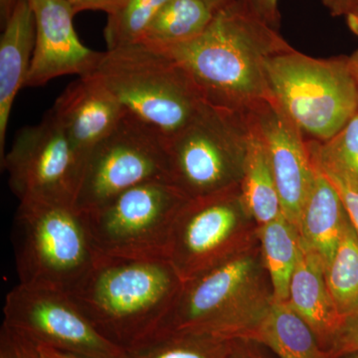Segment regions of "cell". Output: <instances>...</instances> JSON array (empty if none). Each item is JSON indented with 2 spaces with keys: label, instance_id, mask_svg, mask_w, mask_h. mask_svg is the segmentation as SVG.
Wrapping results in <instances>:
<instances>
[{
  "label": "cell",
  "instance_id": "1",
  "mask_svg": "<svg viewBox=\"0 0 358 358\" xmlns=\"http://www.w3.org/2000/svg\"><path fill=\"white\" fill-rule=\"evenodd\" d=\"M292 48L243 0H231L215 10L199 36L155 49L185 68L207 103L248 113L271 98L268 61Z\"/></svg>",
  "mask_w": 358,
  "mask_h": 358
},
{
  "label": "cell",
  "instance_id": "2",
  "mask_svg": "<svg viewBox=\"0 0 358 358\" xmlns=\"http://www.w3.org/2000/svg\"><path fill=\"white\" fill-rule=\"evenodd\" d=\"M182 286L169 259L96 254L68 294L99 333L124 352L159 331Z\"/></svg>",
  "mask_w": 358,
  "mask_h": 358
},
{
  "label": "cell",
  "instance_id": "3",
  "mask_svg": "<svg viewBox=\"0 0 358 358\" xmlns=\"http://www.w3.org/2000/svg\"><path fill=\"white\" fill-rule=\"evenodd\" d=\"M274 300L260 246H255L183 282L159 331L247 338L262 322Z\"/></svg>",
  "mask_w": 358,
  "mask_h": 358
},
{
  "label": "cell",
  "instance_id": "4",
  "mask_svg": "<svg viewBox=\"0 0 358 358\" xmlns=\"http://www.w3.org/2000/svg\"><path fill=\"white\" fill-rule=\"evenodd\" d=\"M96 73L127 113L167 140L192 124L207 103L182 66L143 43L106 50Z\"/></svg>",
  "mask_w": 358,
  "mask_h": 358
},
{
  "label": "cell",
  "instance_id": "5",
  "mask_svg": "<svg viewBox=\"0 0 358 358\" xmlns=\"http://www.w3.org/2000/svg\"><path fill=\"white\" fill-rule=\"evenodd\" d=\"M20 284L69 293L96 257L75 205L21 201L14 219Z\"/></svg>",
  "mask_w": 358,
  "mask_h": 358
},
{
  "label": "cell",
  "instance_id": "6",
  "mask_svg": "<svg viewBox=\"0 0 358 358\" xmlns=\"http://www.w3.org/2000/svg\"><path fill=\"white\" fill-rule=\"evenodd\" d=\"M270 96L310 141L333 138L358 112L348 57L313 58L294 48L266 65Z\"/></svg>",
  "mask_w": 358,
  "mask_h": 358
},
{
  "label": "cell",
  "instance_id": "7",
  "mask_svg": "<svg viewBox=\"0 0 358 358\" xmlns=\"http://www.w3.org/2000/svg\"><path fill=\"white\" fill-rule=\"evenodd\" d=\"M250 134L247 113L207 103L192 124L167 140L169 182L187 199L239 186Z\"/></svg>",
  "mask_w": 358,
  "mask_h": 358
},
{
  "label": "cell",
  "instance_id": "8",
  "mask_svg": "<svg viewBox=\"0 0 358 358\" xmlns=\"http://www.w3.org/2000/svg\"><path fill=\"white\" fill-rule=\"evenodd\" d=\"M187 200L169 181L155 180L82 213L100 255L169 259L174 221Z\"/></svg>",
  "mask_w": 358,
  "mask_h": 358
},
{
  "label": "cell",
  "instance_id": "9",
  "mask_svg": "<svg viewBox=\"0 0 358 358\" xmlns=\"http://www.w3.org/2000/svg\"><path fill=\"white\" fill-rule=\"evenodd\" d=\"M259 228L240 185L188 199L174 221L169 262L183 282L189 281L255 247Z\"/></svg>",
  "mask_w": 358,
  "mask_h": 358
},
{
  "label": "cell",
  "instance_id": "10",
  "mask_svg": "<svg viewBox=\"0 0 358 358\" xmlns=\"http://www.w3.org/2000/svg\"><path fill=\"white\" fill-rule=\"evenodd\" d=\"M155 180L169 181L167 138L126 113L85 159L75 207L94 210L129 188Z\"/></svg>",
  "mask_w": 358,
  "mask_h": 358
},
{
  "label": "cell",
  "instance_id": "11",
  "mask_svg": "<svg viewBox=\"0 0 358 358\" xmlns=\"http://www.w3.org/2000/svg\"><path fill=\"white\" fill-rule=\"evenodd\" d=\"M1 166L20 202L75 205L84 159L51 110L18 131Z\"/></svg>",
  "mask_w": 358,
  "mask_h": 358
},
{
  "label": "cell",
  "instance_id": "12",
  "mask_svg": "<svg viewBox=\"0 0 358 358\" xmlns=\"http://www.w3.org/2000/svg\"><path fill=\"white\" fill-rule=\"evenodd\" d=\"M3 324L37 345L89 358H122L124 350L103 338L70 294L18 284L6 294Z\"/></svg>",
  "mask_w": 358,
  "mask_h": 358
},
{
  "label": "cell",
  "instance_id": "13",
  "mask_svg": "<svg viewBox=\"0 0 358 358\" xmlns=\"http://www.w3.org/2000/svg\"><path fill=\"white\" fill-rule=\"evenodd\" d=\"M247 114L267 150L282 215L298 229L315 176L308 138L272 98Z\"/></svg>",
  "mask_w": 358,
  "mask_h": 358
},
{
  "label": "cell",
  "instance_id": "14",
  "mask_svg": "<svg viewBox=\"0 0 358 358\" xmlns=\"http://www.w3.org/2000/svg\"><path fill=\"white\" fill-rule=\"evenodd\" d=\"M36 40L25 87L37 88L66 75L93 74L103 52L85 46L73 25L76 14L65 0H29Z\"/></svg>",
  "mask_w": 358,
  "mask_h": 358
},
{
  "label": "cell",
  "instance_id": "15",
  "mask_svg": "<svg viewBox=\"0 0 358 358\" xmlns=\"http://www.w3.org/2000/svg\"><path fill=\"white\" fill-rule=\"evenodd\" d=\"M52 113L83 157L121 122L126 110L96 73L78 77L55 101Z\"/></svg>",
  "mask_w": 358,
  "mask_h": 358
},
{
  "label": "cell",
  "instance_id": "16",
  "mask_svg": "<svg viewBox=\"0 0 358 358\" xmlns=\"http://www.w3.org/2000/svg\"><path fill=\"white\" fill-rule=\"evenodd\" d=\"M36 40L29 0H18L0 37V159L6 152L7 128L18 92L25 87Z\"/></svg>",
  "mask_w": 358,
  "mask_h": 358
},
{
  "label": "cell",
  "instance_id": "17",
  "mask_svg": "<svg viewBox=\"0 0 358 358\" xmlns=\"http://www.w3.org/2000/svg\"><path fill=\"white\" fill-rule=\"evenodd\" d=\"M288 303L307 322L327 352L343 317L327 288L324 265L303 243L289 284Z\"/></svg>",
  "mask_w": 358,
  "mask_h": 358
},
{
  "label": "cell",
  "instance_id": "18",
  "mask_svg": "<svg viewBox=\"0 0 358 358\" xmlns=\"http://www.w3.org/2000/svg\"><path fill=\"white\" fill-rule=\"evenodd\" d=\"M348 220L336 186L315 166V180L303 205L298 230L301 243L320 259L324 271L333 261Z\"/></svg>",
  "mask_w": 358,
  "mask_h": 358
},
{
  "label": "cell",
  "instance_id": "19",
  "mask_svg": "<svg viewBox=\"0 0 358 358\" xmlns=\"http://www.w3.org/2000/svg\"><path fill=\"white\" fill-rule=\"evenodd\" d=\"M249 339L265 345L278 358H329L317 336L288 301H273Z\"/></svg>",
  "mask_w": 358,
  "mask_h": 358
},
{
  "label": "cell",
  "instance_id": "20",
  "mask_svg": "<svg viewBox=\"0 0 358 358\" xmlns=\"http://www.w3.org/2000/svg\"><path fill=\"white\" fill-rule=\"evenodd\" d=\"M240 189L247 210L259 226L282 215L281 200L267 150L252 124Z\"/></svg>",
  "mask_w": 358,
  "mask_h": 358
},
{
  "label": "cell",
  "instance_id": "21",
  "mask_svg": "<svg viewBox=\"0 0 358 358\" xmlns=\"http://www.w3.org/2000/svg\"><path fill=\"white\" fill-rule=\"evenodd\" d=\"M259 243L275 301H288L289 284L301 253L300 232L282 214L260 226Z\"/></svg>",
  "mask_w": 358,
  "mask_h": 358
},
{
  "label": "cell",
  "instance_id": "22",
  "mask_svg": "<svg viewBox=\"0 0 358 358\" xmlns=\"http://www.w3.org/2000/svg\"><path fill=\"white\" fill-rule=\"evenodd\" d=\"M215 11L204 0H169L155 16L138 43L164 48L199 36Z\"/></svg>",
  "mask_w": 358,
  "mask_h": 358
},
{
  "label": "cell",
  "instance_id": "23",
  "mask_svg": "<svg viewBox=\"0 0 358 358\" xmlns=\"http://www.w3.org/2000/svg\"><path fill=\"white\" fill-rule=\"evenodd\" d=\"M308 143L313 164L331 182L358 192V112L333 138Z\"/></svg>",
  "mask_w": 358,
  "mask_h": 358
},
{
  "label": "cell",
  "instance_id": "24",
  "mask_svg": "<svg viewBox=\"0 0 358 358\" xmlns=\"http://www.w3.org/2000/svg\"><path fill=\"white\" fill-rule=\"evenodd\" d=\"M231 341L192 331H159L122 358H226Z\"/></svg>",
  "mask_w": 358,
  "mask_h": 358
},
{
  "label": "cell",
  "instance_id": "25",
  "mask_svg": "<svg viewBox=\"0 0 358 358\" xmlns=\"http://www.w3.org/2000/svg\"><path fill=\"white\" fill-rule=\"evenodd\" d=\"M327 288L341 317L358 308V235L346 223L333 261L324 271Z\"/></svg>",
  "mask_w": 358,
  "mask_h": 358
},
{
  "label": "cell",
  "instance_id": "26",
  "mask_svg": "<svg viewBox=\"0 0 358 358\" xmlns=\"http://www.w3.org/2000/svg\"><path fill=\"white\" fill-rule=\"evenodd\" d=\"M169 0H124L115 13L108 15L105 27L107 50L138 43L155 16Z\"/></svg>",
  "mask_w": 358,
  "mask_h": 358
},
{
  "label": "cell",
  "instance_id": "27",
  "mask_svg": "<svg viewBox=\"0 0 358 358\" xmlns=\"http://www.w3.org/2000/svg\"><path fill=\"white\" fill-rule=\"evenodd\" d=\"M0 358H42L38 345L22 334L2 324L0 329Z\"/></svg>",
  "mask_w": 358,
  "mask_h": 358
},
{
  "label": "cell",
  "instance_id": "28",
  "mask_svg": "<svg viewBox=\"0 0 358 358\" xmlns=\"http://www.w3.org/2000/svg\"><path fill=\"white\" fill-rule=\"evenodd\" d=\"M358 352V308L343 317L327 350L329 358H341Z\"/></svg>",
  "mask_w": 358,
  "mask_h": 358
},
{
  "label": "cell",
  "instance_id": "29",
  "mask_svg": "<svg viewBox=\"0 0 358 358\" xmlns=\"http://www.w3.org/2000/svg\"><path fill=\"white\" fill-rule=\"evenodd\" d=\"M267 348L249 338L231 341L229 352L226 358H272L266 352Z\"/></svg>",
  "mask_w": 358,
  "mask_h": 358
},
{
  "label": "cell",
  "instance_id": "30",
  "mask_svg": "<svg viewBox=\"0 0 358 358\" xmlns=\"http://www.w3.org/2000/svg\"><path fill=\"white\" fill-rule=\"evenodd\" d=\"M243 1L258 17L265 21L271 27L278 30L280 26L278 0H243Z\"/></svg>",
  "mask_w": 358,
  "mask_h": 358
},
{
  "label": "cell",
  "instance_id": "31",
  "mask_svg": "<svg viewBox=\"0 0 358 358\" xmlns=\"http://www.w3.org/2000/svg\"><path fill=\"white\" fill-rule=\"evenodd\" d=\"M75 14L84 10H100L110 15L121 7L124 0H65Z\"/></svg>",
  "mask_w": 358,
  "mask_h": 358
},
{
  "label": "cell",
  "instance_id": "32",
  "mask_svg": "<svg viewBox=\"0 0 358 358\" xmlns=\"http://www.w3.org/2000/svg\"><path fill=\"white\" fill-rule=\"evenodd\" d=\"M333 185L336 186V190L339 193V196H341L343 205H345L350 222H352L358 235V192L350 189V188L345 187V186L336 185V183H333Z\"/></svg>",
  "mask_w": 358,
  "mask_h": 358
},
{
  "label": "cell",
  "instance_id": "33",
  "mask_svg": "<svg viewBox=\"0 0 358 358\" xmlns=\"http://www.w3.org/2000/svg\"><path fill=\"white\" fill-rule=\"evenodd\" d=\"M333 16H348L358 13V0H322Z\"/></svg>",
  "mask_w": 358,
  "mask_h": 358
},
{
  "label": "cell",
  "instance_id": "34",
  "mask_svg": "<svg viewBox=\"0 0 358 358\" xmlns=\"http://www.w3.org/2000/svg\"><path fill=\"white\" fill-rule=\"evenodd\" d=\"M38 350L42 358H89L74 355V353L63 352L49 346L38 345Z\"/></svg>",
  "mask_w": 358,
  "mask_h": 358
},
{
  "label": "cell",
  "instance_id": "35",
  "mask_svg": "<svg viewBox=\"0 0 358 358\" xmlns=\"http://www.w3.org/2000/svg\"><path fill=\"white\" fill-rule=\"evenodd\" d=\"M17 1L18 0H0V15H1V21L3 24L13 13Z\"/></svg>",
  "mask_w": 358,
  "mask_h": 358
},
{
  "label": "cell",
  "instance_id": "36",
  "mask_svg": "<svg viewBox=\"0 0 358 358\" xmlns=\"http://www.w3.org/2000/svg\"><path fill=\"white\" fill-rule=\"evenodd\" d=\"M348 67H350V73H352L353 80L357 85L358 93V50L348 57Z\"/></svg>",
  "mask_w": 358,
  "mask_h": 358
},
{
  "label": "cell",
  "instance_id": "37",
  "mask_svg": "<svg viewBox=\"0 0 358 358\" xmlns=\"http://www.w3.org/2000/svg\"><path fill=\"white\" fill-rule=\"evenodd\" d=\"M346 22L350 29L358 36V13L346 16Z\"/></svg>",
  "mask_w": 358,
  "mask_h": 358
},
{
  "label": "cell",
  "instance_id": "38",
  "mask_svg": "<svg viewBox=\"0 0 358 358\" xmlns=\"http://www.w3.org/2000/svg\"><path fill=\"white\" fill-rule=\"evenodd\" d=\"M204 1L215 11L217 10L218 8H220V7L225 6V4L228 3L231 0H204Z\"/></svg>",
  "mask_w": 358,
  "mask_h": 358
},
{
  "label": "cell",
  "instance_id": "39",
  "mask_svg": "<svg viewBox=\"0 0 358 358\" xmlns=\"http://www.w3.org/2000/svg\"><path fill=\"white\" fill-rule=\"evenodd\" d=\"M341 358H358V352L350 353V355H345V357Z\"/></svg>",
  "mask_w": 358,
  "mask_h": 358
}]
</instances>
